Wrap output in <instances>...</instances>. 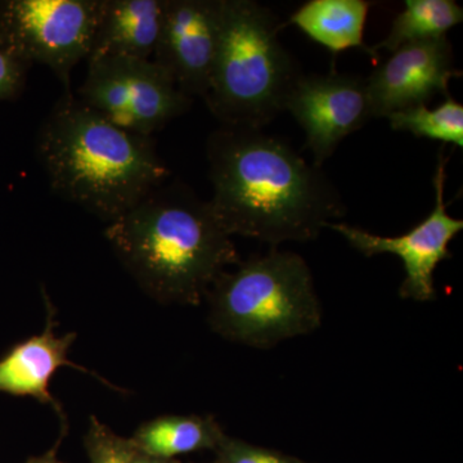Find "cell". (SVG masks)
I'll return each instance as SVG.
<instances>
[{
  "label": "cell",
  "instance_id": "cell-1",
  "mask_svg": "<svg viewBox=\"0 0 463 463\" xmlns=\"http://www.w3.org/2000/svg\"><path fill=\"white\" fill-rule=\"evenodd\" d=\"M206 154L209 203L231 237L307 242L346 214L321 167L261 129L222 127L207 139Z\"/></svg>",
  "mask_w": 463,
  "mask_h": 463
},
{
  "label": "cell",
  "instance_id": "cell-2",
  "mask_svg": "<svg viewBox=\"0 0 463 463\" xmlns=\"http://www.w3.org/2000/svg\"><path fill=\"white\" fill-rule=\"evenodd\" d=\"M105 236L137 285L164 306H201L215 279L241 261L209 201L182 185H161L109 223Z\"/></svg>",
  "mask_w": 463,
  "mask_h": 463
},
{
  "label": "cell",
  "instance_id": "cell-3",
  "mask_svg": "<svg viewBox=\"0 0 463 463\" xmlns=\"http://www.w3.org/2000/svg\"><path fill=\"white\" fill-rule=\"evenodd\" d=\"M36 155L57 196L108 224L170 175L152 137L118 127L72 93H65L43 121Z\"/></svg>",
  "mask_w": 463,
  "mask_h": 463
},
{
  "label": "cell",
  "instance_id": "cell-4",
  "mask_svg": "<svg viewBox=\"0 0 463 463\" xmlns=\"http://www.w3.org/2000/svg\"><path fill=\"white\" fill-rule=\"evenodd\" d=\"M205 303L213 332L257 349L306 336L322 326L309 265L300 255L279 249L225 270L213 283Z\"/></svg>",
  "mask_w": 463,
  "mask_h": 463
},
{
  "label": "cell",
  "instance_id": "cell-5",
  "mask_svg": "<svg viewBox=\"0 0 463 463\" xmlns=\"http://www.w3.org/2000/svg\"><path fill=\"white\" fill-rule=\"evenodd\" d=\"M281 23L254 0H221L207 108L223 127L263 129L285 109L300 70L279 41Z\"/></svg>",
  "mask_w": 463,
  "mask_h": 463
},
{
  "label": "cell",
  "instance_id": "cell-6",
  "mask_svg": "<svg viewBox=\"0 0 463 463\" xmlns=\"http://www.w3.org/2000/svg\"><path fill=\"white\" fill-rule=\"evenodd\" d=\"M75 96L118 127L147 137L190 111L194 100L154 61L128 58L90 61Z\"/></svg>",
  "mask_w": 463,
  "mask_h": 463
},
{
  "label": "cell",
  "instance_id": "cell-7",
  "mask_svg": "<svg viewBox=\"0 0 463 463\" xmlns=\"http://www.w3.org/2000/svg\"><path fill=\"white\" fill-rule=\"evenodd\" d=\"M105 0H5L0 33L30 65L47 66L71 93V72L90 58Z\"/></svg>",
  "mask_w": 463,
  "mask_h": 463
},
{
  "label": "cell",
  "instance_id": "cell-8",
  "mask_svg": "<svg viewBox=\"0 0 463 463\" xmlns=\"http://www.w3.org/2000/svg\"><path fill=\"white\" fill-rule=\"evenodd\" d=\"M447 157L439 154L435 169V205L431 214L423 219L412 231L397 237H383L371 232L352 227L345 223L327 224L328 230L337 232L356 251L370 258L374 255L392 254L402 259L405 279L399 294L403 298H412L420 303L437 298L434 286V272L441 260L450 255V241L463 230L462 219L448 214L444 203Z\"/></svg>",
  "mask_w": 463,
  "mask_h": 463
},
{
  "label": "cell",
  "instance_id": "cell-9",
  "mask_svg": "<svg viewBox=\"0 0 463 463\" xmlns=\"http://www.w3.org/2000/svg\"><path fill=\"white\" fill-rule=\"evenodd\" d=\"M285 109L306 133L307 146L318 167L345 137L373 118L365 78L336 72L298 76Z\"/></svg>",
  "mask_w": 463,
  "mask_h": 463
},
{
  "label": "cell",
  "instance_id": "cell-10",
  "mask_svg": "<svg viewBox=\"0 0 463 463\" xmlns=\"http://www.w3.org/2000/svg\"><path fill=\"white\" fill-rule=\"evenodd\" d=\"M221 0H165L163 25L151 60L185 96L205 99L214 69Z\"/></svg>",
  "mask_w": 463,
  "mask_h": 463
},
{
  "label": "cell",
  "instance_id": "cell-11",
  "mask_svg": "<svg viewBox=\"0 0 463 463\" xmlns=\"http://www.w3.org/2000/svg\"><path fill=\"white\" fill-rule=\"evenodd\" d=\"M461 75L447 36L403 45L365 78L373 118L449 96V81Z\"/></svg>",
  "mask_w": 463,
  "mask_h": 463
},
{
  "label": "cell",
  "instance_id": "cell-12",
  "mask_svg": "<svg viewBox=\"0 0 463 463\" xmlns=\"http://www.w3.org/2000/svg\"><path fill=\"white\" fill-rule=\"evenodd\" d=\"M47 307L45 330L33 335L29 339L16 344L0 358V392L14 397H29L39 403L50 405L58 414L61 421V434H67V417L65 411L51 392V381L57 371L62 367H71L87 373L99 379L100 383L114 388V385L102 379L93 371L70 361L69 352L76 341L75 332L56 334V310L52 306L47 294H43Z\"/></svg>",
  "mask_w": 463,
  "mask_h": 463
},
{
  "label": "cell",
  "instance_id": "cell-13",
  "mask_svg": "<svg viewBox=\"0 0 463 463\" xmlns=\"http://www.w3.org/2000/svg\"><path fill=\"white\" fill-rule=\"evenodd\" d=\"M165 0H105L90 61L151 60L163 25Z\"/></svg>",
  "mask_w": 463,
  "mask_h": 463
},
{
  "label": "cell",
  "instance_id": "cell-14",
  "mask_svg": "<svg viewBox=\"0 0 463 463\" xmlns=\"http://www.w3.org/2000/svg\"><path fill=\"white\" fill-rule=\"evenodd\" d=\"M225 437L213 416L165 414L138 426L130 440L137 452L176 459V457L214 450Z\"/></svg>",
  "mask_w": 463,
  "mask_h": 463
},
{
  "label": "cell",
  "instance_id": "cell-15",
  "mask_svg": "<svg viewBox=\"0 0 463 463\" xmlns=\"http://www.w3.org/2000/svg\"><path fill=\"white\" fill-rule=\"evenodd\" d=\"M371 5L364 0H310L292 14L291 24L332 53L364 47L365 23Z\"/></svg>",
  "mask_w": 463,
  "mask_h": 463
},
{
  "label": "cell",
  "instance_id": "cell-16",
  "mask_svg": "<svg viewBox=\"0 0 463 463\" xmlns=\"http://www.w3.org/2000/svg\"><path fill=\"white\" fill-rule=\"evenodd\" d=\"M404 5L386 38L370 47L371 56L381 50L394 53L403 45L443 38L463 21V9L455 0H405Z\"/></svg>",
  "mask_w": 463,
  "mask_h": 463
},
{
  "label": "cell",
  "instance_id": "cell-17",
  "mask_svg": "<svg viewBox=\"0 0 463 463\" xmlns=\"http://www.w3.org/2000/svg\"><path fill=\"white\" fill-rule=\"evenodd\" d=\"M390 127L397 132L412 133L419 138L452 143L463 147V106L447 96L437 109L416 106L388 116Z\"/></svg>",
  "mask_w": 463,
  "mask_h": 463
},
{
  "label": "cell",
  "instance_id": "cell-18",
  "mask_svg": "<svg viewBox=\"0 0 463 463\" xmlns=\"http://www.w3.org/2000/svg\"><path fill=\"white\" fill-rule=\"evenodd\" d=\"M84 447L90 463H129L137 453L130 438L116 434L94 416L88 425Z\"/></svg>",
  "mask_w": 463,
  "mask_h": 463
},
{
  "label": "cell",
  "instance_id": "cell-19",
  "mask_svg": "<svg viewBox=\"0 0 463 463\" xmlns=\"http://www.w3.org/2000/svg\"><path fill=\"white\" fill-rule=\"evenodd\" d=\"M215 453V463H310L277 450L252 446L227 435L216 448Z\"/></svg>",
  "mask_w": 463,
  "mask_h": 463
},
{
  "label": "cell",
  "instance_id": "cell-20",
  "mask_svg": "<svg viewBox=\"0 0 463 463\" xmlns=\"http://www.w3.org/2000/svg\"><path fill=\"white\" fill-rule=\"evenodd\" d=\"M32 65L0 33V102L16 99L25 90Z\"/></svg>",
  "mask_w": 463,
  "mask_h": 463
},
{
  "label": "cell",
  "instance_id": "cell-21",
  "mask_svg": "<svg viewBox=\"0 0 463 463\" xmlns=\"http://www.w3.org/2000/svg\"><path fill=\"white\" fill-rule=\"evenodd\" d=\"M63 439H65V435L60 434V438L57 439L56 444H54L51 450H48L45 455L32 457L25 463H65L57 457L58 448H60Z\"/></svg>",
  "mask_w": 463,
  "mask_h": 463
},
{
  "label": "cell",
  "instance_id": "cell-22",
  "mask_svg": "<svg viewBox=\"0 0 463 463\" xmlns=\"http://www.w3.org/2000/svg\"><path fill=\"white\" fill-rule=\"evenodd\" d=\"M129 463H181L179 459H167L158 458V457H152L145 455V453L137 452L130 459Z\"/></svg>",
  "mask_w": 463,
  "mask_h": 463
},
{
  "label": "cell",
  "instance_id": "cell-23",
  "mask_svg": "<svg viewBox=\"0 0 463 463\" xmlns=\"http://www.w3.org/2000/svg\"><path fill=\"white\" fill-rule=\"evenodd\" d=\"M212 463H215V462H212Z\"/></svg>",
  "mask_w": 463,
  "mask_h": 463
}]
</instances>
